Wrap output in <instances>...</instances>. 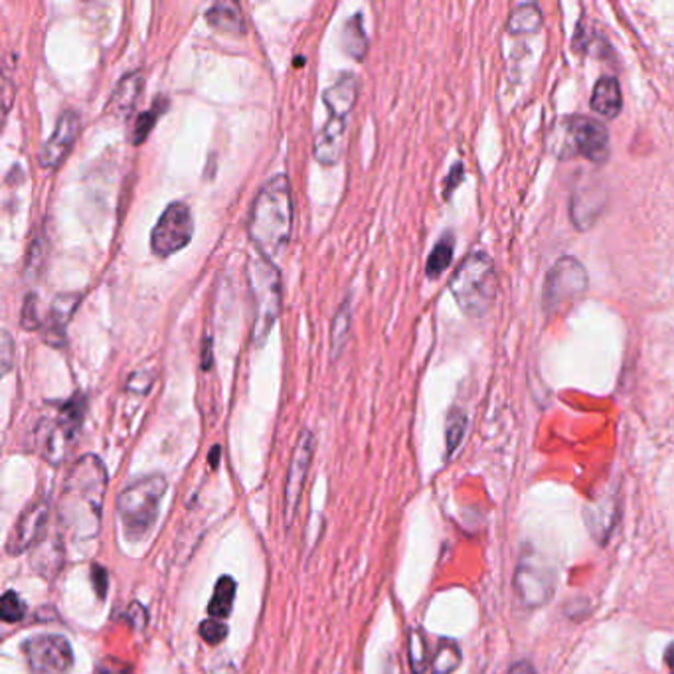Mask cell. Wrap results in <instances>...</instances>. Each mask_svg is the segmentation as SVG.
<instances>
[{
    "mask_svg": "<svg viewBox=\"0 0 674 674\" xmlns=\"http://www.w3.org/2000/svg\"><path fill=\"white\" fill-rule=\"evenodd\" d=\"M108 491V469L98 456H83L70 467L61 486L60 520L78 540L100 535L101 510Z\"/></svg>",
    "mask_w": 674,
    "mask_h": 674,
    "instance_id": "1",
    "label": "cell"
},
{
    "mask_svg": "<svg viewBox=\"0 0 674 674\" xmlns=\"http://www.w3.org/2000/svg\"><path fill=\"white\" fill-rule=\"evenodd\" d=\"M293 229V196L285 175L268 180L251 204L249 239L263 258H278L288 248Z\"/></svg>",
    "mask_w": 674,
    "mask_h": 674,
    "instance_id": "2",
    "label": "cell"
},
{
    "mask_svg": "<svg viewBox=\"0 0 674 674\" xmlns=\"http://www.w3.org/2000/svg\"><path fill=\"white\" fill-rule=\"evenodd\" d=\"M167 486L165 476L153 473L135 479L121 491L117 496V515L123 535L130 542H141L153 532Z\"/></svg>",
    "mask_w": 674,
    "mask_h": 674,
    "instance_id": "3",
    "label": "cell"
},
{
    "mask_svg": "<svg viewBox=\"0 0 674 674\" xmlns=\"http://www.w3.org/2000/svg\"><path fill=\"white\" fill-rule=\"evenodd\" d=\"M246 273H248L251 308H254L251 342L254 347L261 348L266 345L271 328L278 323L279 315H281L283 283H281V273L273 266V261L263 258L258 251L249 256Z\"/></svg>",
    "mask_w": 674,
    "mask_h": 674,
    "instance_id": "4",
    "label": "cell"
},
{
    "mask_svg": "<svg viewBox=\"0 0 674 674\" xmlns=\"http://www.w3.org/2000/svg\"><path fill=\"white\" fill-rule=\"evenodd\" d=\"M449 289L463 313L471 317H483L496 295L495 266L491 258L483 251H475L463 259Z\"/></svg>",
    "mask_w": 674,
    "mask_h": 674,
    "instance_id": "5",
    "label": "cell"
},
{
    "mask_svg": "<svg viewBox=\"0 0 674 674\" xmlns=\"http://www.w3.org/2000/svg\"><path fill=\"white\" fill-rule=\"evenodd\" d=\"M83 416H86V397L78 392L68 402H64L54 416L42 422L38 429V449L46 461L58 465L66 459L76 437L80 434Z\"/></svg>",
    "mask_w": 674,
    "mask_h": 674,
    "instance_id": "6",
    "label": "cell"
},
{
    "mask_svg": "<svg viewBox=\"0 0 674 674\" xmlns=\"http://www.w3.org/2000/svg\"><path fill=\"white\" fill-rule=\"evenodd\" d=\"M515 592L518 602L528 609L548 604L555 592L554 568L535 552L523 555L516 568Z\"/></svg>",
    "mask_w": 674,
    "mask_h": 674,
    "instance_id": "7",
    "label": "cell"
},
{
    "mask_svg": "<svg viewBox=\"0 0 674 674\" xmlns=\"http://www.w3.org/2000/svg\"><path fill=\"white\" fill-rule=\"evenodd\" d=\"M587 289L584 266L574 258H562L550 269L544 283V308L554 315L574 305Z\"/></svg>",
    "mask_w": 674,
    "mask_h": 674,
    "instance_id": "8",
    "label": "cell"
},
{
    "mask_svg": "<svg viewBox=\"0 0 674 674\" xmlns=\"http://www.w3.org/2000/svg\"><path fill=\"white\" fill-rule=\"evenodd\" d=\"M194 236V222L189 204L170 202L150 232V249L159 258H169L187 248Z\"/></svg>",
    "mask_w": 674,
    "mask_h": 674,
    "instance_id": "9",
    "label": "cell"
},
{
    "mask_svg": "<svg viewBox=\"0 0 674 674\" xmlns=\"http://www.w3.org/2000/svg\"><path fill=\"white\" fill-rule=\"evenodd\" d=\"M22 654L34 674H68L74 666V649L61 634H34L22 643Z\"/></svg>",
    "mask_w": 674,
    "mask_h": 674,
    "instance_id": "10",
    "label": "cell"
},
{
    "mask_svg": "<svg viewBox=\"0 0 674 674\" xmlns=\"http://www.w3.org/2000/svg\"><path fill=\"white\" fill-rule=\"evenodd\" d=\"M315 456V436L303 429L299 436L291 463H289L288 479H285V493H283V516H285V525H293L295 516H297L299 505L303 498L305 483H307L308 469L313 463Z\"/></svg>",
    "mask_w": 674,
    "mask_h": 674,
    "instance_id": "11",
    "label": "cell"
},
{
    "mask_svg": "<svg viewBox=\"0 0 674 674\" xmlns=\"http://www.w3.org/2000/svg\"><path fill=\"white\" fill-rule=\"evenodd\" d=\"M48 516H50V501L46 496H41L26 506L12 528L7 542V552L11 555H21L38 544L48 526Z\"/></svg>",
    "mask_w": 674,
    "mask_h": 674,
    "instance_id": "12",
    "label": "cell"
},
{
    "mask_svg": "<svg viewBox=\"0 0 674 674\" xmlns=\"http://www.w3.org/2000/svg\"><path fill=\"white\" fill-rule=\"evenodd\" d=\"M78 135H80V115H78V111H64L60 120L56 123V127H54V133L42 145L41 153H38V162H41L42 169H58L61 162L66 160V157L70 155L71 147H74V143L78 139Z\"/></svg>",
    "mask_w": 674,
    "mask_h": 674,
    "instance_id": "13",
    "label": "cell"
},
{
    "mask_svg": "<svg viewBox=\"0 0 674 674\" xmlns=\"http://www.w3.org/2000/svg\"><path fill=\"white\" fill-rule=\"evenodd\" d=\"M570 135L575 149L585 159L605 162L609 157V135L599 121L592 117H574L570 121Z\"/></svg>",
    "mask_w": 674,
    "mask_h": 674,
    "instance_id": "14",
    "label": "cell"
},
{
    "mask_svg": "<svg viewBox=\"0 0 674 674\" xmlns=\"http://www.w3.org/2000/svg\"><path fill=\"white\" fill-rule=\"evenodd\" d=\"M143 90H145L143 71L135 70L125 74L111 93L110 101L105 105V113L111 115L113 120H127L135 110V105L139 103Z\"/></svg>",
    "mask_w": 674,
    "mask_h": 674,
    "instance_id": "15",
    "label": "cell"
},
{
    "mask_svg": "<svg viewBox=\"0 0 674 674\" xmlns=\"http://www.w3.org/2000/svg\"><path fill=\"white\" fill-rule=\"evenodd\" d=\"M345 141H347V120L328 117L315 139L313 153H315L317 162H321L323 167L337 165L345 153Z\"/></svg>",
    "mask_w": 674,
    "mask_h": 674,
    "instance_id": "16",
    "label": "cell"
},
{
    "mask_svg": "<svg viewBox=\"0 0 674 674\" xmlns=\"http://www.w3.org/2000/svg\"><path fill=\"white\" fill-rule=\"evenodd\" d=\"M78 305H80L78 293H66V295H58L54 299L50 313H48V321L42 325V333H44L46 342L56 345V347H61L66 342L64 328H66V323L70 321Z\"/></svg>",
    "mask_w": 674,
    "mask_h": 674,
    "instance_id": "17",
    "label": "cell"
},
{
    "mask_svg": "<svg viewBox=\"0 0 674 674\" xmlns=\"http://www.w3.org/2000/svg\"><path fill=\"white\" fill-rule=\"evenodd\" d=\"M358 98V80L355 74H342L330 88L325 90L323 101L327 105L328 117L348 120Z\"/></svg>",
    "mask_w": 674,
    "mask_h": 674,
    "instance_id": "18",
    "label": "cell"
},
{
    "mask_svg": "<svg viewBox=\"0 0 674 674\" xmlns=\"http://www.w3.org/2000/svg\"><path fill=\"white\" fill-rule=\"evenodd\" d=\"M206 22L214 31L224 32V34H234L241 36L246 32V19L238 2H229L222 0L212 4L206 11Z\"/></svg>",
    "mask_w": 674,
    "mask_h": 674,
    "instance_id": "19",
    "label": "cell"
},
{
    "mask_svg": "<svg viewBox=\"0 0 674 674\" xmlns=\"http://www.w3.org/2000/svg\"><path fill=\"white\" fill-rule=\"evenodd\" d=\"M624 108V96L619 81L609 76H604L595 83L594 96H592V110L604 117H615Z\"/></svg>",
    "mask_w": 674,
    "mask_h": 674,
    "instance_id": "20",
    "label": "cell"
},
{
    "mask_svg": "<svg viewBox=\"0 0 674 674\" xmlns=\"http://www.w3.org/2000/svg\"><path fill=\"white\" fill-rule=\"evenodd\" d=\"M350 327H352V303L347 297L340 303L330 325V360H337L345 352L350 338Z\"/></svg>",
    "mask_w": 674,
    "mask_h": 674,
    "instance_id": "21",
    "label": "cell"
},
{
    "mask_svg": "<svg viewBox=\"0 0 674 674\" xmlns=\"http://www.w3.org/2000/svg\"><path fill=\"white\" fill-rule=\"evenodd\" d=\"M236 592H238L236 580L232 575H222L218 584L214 587V595H212L209 604V615L212 619H220L222 621V619H226L232 614Z\"/></svg>",
    "mask_w": 674,
    "mask_h": 674,
    "instance_id": "22",
    "label": "cell"
},
{
    "mask_svg": "<svg viewBox=\"0 0 674 674\" xmlns=\"http://www.w3.org/2000/svg\"><path fill=\"white\" fill-rule=\"evenodd\" d=\"M615 498H604V501H597L592 505V510H587V525L592 528V535L605 542L607 536L611 535V528H614L615 520Z\"/></svg>",
    "mask_w": 674,
    "mask_h": 674,
    "instance_id": "23",
    "label": "cell"
},
{
    "mask_svg": "<svg viewBox=\"0 0 674 674\" xmlns=\"http://www.w3.org/2000/svg\"><path fill=\"white\" fill-rule=\"evenodd\" d=\"M342 44H345V50H347L355 60H362V58L367 56L368 38L364 26H362V14H360V12H357V14L345 24Z\"/></svg>",
    "mask_w": 674,
    "mask_h": 674,
    "instance_id": "24",
    "label": "cell"
},
{
    "mask_svg": "<svg viewBox=\"0 0 674 674\" xmlns=\"http://www.w3.org/2000/svg\"><path fill=\"white\" fill-rule=\"evenodd\" d=\"M167 108H169V100L159 98V100L153 101V105H150L149 110L141 113L137 121H135V125H133V131H131V143H133L135 147L147 141L150 131L155 127V123L160 120V115L165 113Z\"/></svg>",
    "mask_w": 674,
    "mask_h": 674,
    "instance_id": "25",
    "label": "cell"
},
{
    "mask_svg": "<svg viewBox=\"0 0 674 674\" xmlns=\"http://www.w3.org/2000/svg\"><path fill=\"white\" fill-rule=\"evenodd\" d=\"M540 26H542V12L536 4H518L508 21V29L513 34H532Z\"/></svg>",
    "mask_w": 674,
    "mask_h": 674,
    "instance_id": "26",
    "label": "cell"
},
{
    "mask_svg": "<svg viewBox=\"0 0 674 674\" xmlns=\"http://www.w3.org/2000/svg\"><path fill=\"white\" fill-rule=\"evenodd\" d=\"M453 249H456V239H453V236H449V234L437 241L436 248H434L431 256L427 259L426 271L429 278H439L451 266Z\"/></svg>",
    "mask_w": 674,
    "mask_h": 674,
    "instance_id": "27",
    "label": "cell"
},
{
    "mask_svg": "<svg viewBox=\"0 0 674 674\" xmlns=\"http://www.w3.org/2000/svg\"><path fill=\"white\" fill-rule=\"evenodd\" d=\"M461 664V649L456 641L443 639L437 647L436 656L431 661L434 674H451Z\"/></svg>",
    "mask_w": 674,
    "mask_h": 674,
    "instance_id": "28",
    "label": "cell"
},
{
    "mask_svg": "<svg viewBox=\"0 0 674 674\" xmlns=\"http://www.w3.org/2000/svg\"><path fill=\"white\" fill-rule=\"evenodd\" d=\"M407 653H409V669H412V673H426L427 664H429V647H427L426 634L422 633V629H412L409 631Z\"/></svg>",
    "mask_w": 674,
    "mask_h": 674,
    "instance_id": "29",
    "label": "cell"
},
{
    "mask_svg": "<svg viewBox=\"0 0 674 674\" xmlns=\"http://www.w3.org/2000/svg\"><path fill=\"white\" fill-rule=\"evenodd\" d=\"M465 431L467 416L459 407H453V409L449 412V417H447V457H451L456 453L457 447L461 446V441H463V437H465Z\"/></svg>",
    "mask_w": 674,
    "mask_h": 674,
    "instance_id": "30",
    "label": "cell"
},
{
    "mask_svg": "<svg viewBox=\"0 0 674 674\" xmlns=\"http://www.w3.org/2000/svg\"><path fill=\"white\" fill-rule=\"evenodd\" d=\"M26 614V605L21 599V595L16 592H7L2 595V602H0V619L4 624H19L22 621V617Z\"/></svg>",
    "mask_w": 674,
    "mask_h": 674,
    "instance_id": "31",
    "label": "cell"
},
{
    "mask_svg": "<svg viewBox=\"0 0 674 674\" xmlns=\"http://www.w3.org/2000/svg\"><path fill=\"white\" fill-rule=\"evenodd\" d=\"M228 627L222 624L220 619H209L200 625V637L209 644H218L226 639Z\"/></svg>",
    "mask_w": 674,
    "mask_h": 674,
    "instance_id": "32",
    "label": "cell"
},
{
    "mask_svg": "<svg viewBox=\"0 0 674 674\" xmlns=\"http://www.w3.org/2000/svg\"><path fill=\"white\" fill-rule=\"evenodd\" d=\"M21 325L26 330H36V328H42V325H44L42 318L38 317V299H36V295H29L26 301H24Z\"/></svg>",
    "mask_w": 674,
    "mask_h": 674,
    "instance_id": "33",
    "label": "cell"
},
{
    "mask_svg": "<svg viewBox=\"0 0 674 674\" xmlns=\"http://www.w3.org/2000/svg\"><path fill=\"white\" fill-rule=\"evenodd\" d=\"M14 350H12V337L9 330H2V342H0V364H2V372H11L12 360H14Z\"/></svg>",
    "mask_w": 674,
    "mask_h": 674,
    "instance_id": "34",
    "label": "cell"
},
{
    "mask_svg": "<svg viewBox=\"0 0 674 674\" xmlns=\"http://www.w3.org/2000/svg\"><path fill=\"white\" fill-rule=\"evenodd\" d=\"M91 577H93V587H96V594L100 595L101 599L105 597L108 594V585H110V580H108V572H105V568H101V565H93L91 568Z\"/></svg>",
    "mask_w": 674,
    "mask_h": 674,
    "instance_id": "35",
    "label": "cell"
},
{
    "mask_svg": "<svg viewBox=\"0 0 674 674\" xmlns=\"http://www.w3.org/2000/svg\"><path fill=\"white\" fill-rule=\"evenodd\" d=\"M461 179H463V165H461V162H457L456 167L451 169V172H449V177H447L446 180V199L449 196V194H451V192H453V190H456V187L459 184V182H461Z\"/></svg>",
    "mask_w": 674,
    "mask_h": 674,
    "instance_id": "36",
    "label": "cell"
},
{
    "mask_svg": "<svg viewBox=\"0 0 674 674\" xmlns=\"http://www.w3.org/2000/svg\"><path fill=\"white\" fill-rule=\"evenodd\" d=\"M130 619L131 621H135V627H143L145 629V625H147V611H145V607L139 604L131 605L130 609Z\"/></svg>",
    "mask_w": 674,
    "mask_h": 674,
    "instance_id": "37",
    "label": "cell"
},
{
    "mask_svg": "<svg viewBox=\"0 0 674 674\" xmlns=\"http://www.w3.org/2000/svg\"><path fill=\"white\" fill-rule=\"evenodd\" d=\"M508 674H535V669H532V664L523 661V663H516Z\"/></svg>",
    "mask_w": 674,
    "mask_h": 674,
    "instance_id": "38",
    "label": "cell"
},
{
    "mask_svg": "<svg viewBox=\"0 0 674 674\" xmlns=\"http://www.w3.org/2000/svg\"><path fill=\"white\" fill-rule=\"evenodd\" d=\"M664 661H666V666H669V674H674V643L666 649Z\"/></svg>",
    "mask_w": 674,
    "mask_h": 674,
    "instance_id": "39",
    "label": "cell"
},
{
    "mask_svg": "<svg viewBox=\"0 0 674 674\" xmlns=\"http://www.w3.org/2000/svg\"><path fill=\"white\" fill-rule=\"evenodd\" d=\"M210 364H212V348H210L209 342V347L204 345V360H202V367L210 368Z\"/></svg>",
    "mask_w": 674,
    "mask_h": 674,
    "instance_id": "40",
    "label": "cell"
},
{
    "mask_svg": "<svg viewBox=\"0 0 674 674\" xmlns=\"http://www.w3.org/2000/svg\"><path fill=\"white\" fill-rule=\"evenodd\" d=\"M218 456L220 447H214V449H212V456H210V463H212V467L218 465Z\"/></svg>",
    "mask_w": 674,
    "mask_h": 674,
    "instance_id": "41",
    "label": "cell"
},
{
    "mask_svg": "<svg viewBox=\"0 0 674 674\" xmlns=\"http://www.w3.org/2000/svg\"><path fill=\"white\" fill-rule=\"evenodd\" d=\"M100 674H110V673H105V671H101V673H100Z\"/></svg>",
    "mask_w": 674,
    "mask_h": 674,
    "instance_id": "42",
    "label": "cell"
}]
</instances>
